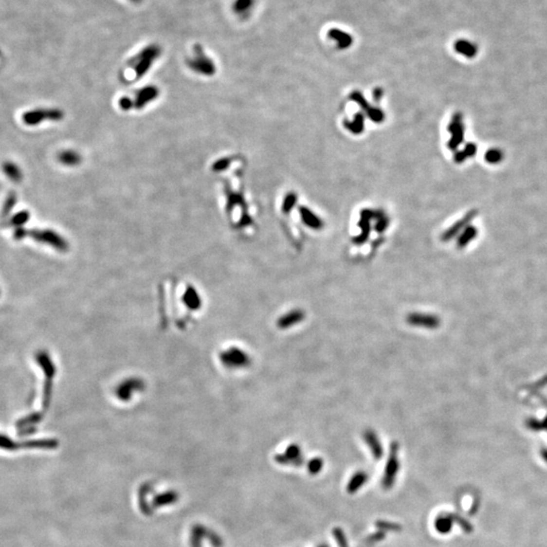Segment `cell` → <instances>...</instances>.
Returning <instances> with one entry per match:
<instances>
[{"mask_svg": "<svg viewBox=\"0 0 547 547\" xmlns=\"http://www.w3.org/2000/svg\"><path fill=\"white\" fill-rule=\"evenodd\" d=\"M159 55V48L156 46H151L145 49L138 56L136 57V64L134 67L135 77L139 78L141 75L148 70V67L151 66L153 60Z\"/></svg>", "mask_w": 547, "mask_h": 547, "instance_id": "6da1fadb", "label": "cell"}, {"mask_svg": "<svg viewBox=\"0 0 547 547\" xmlns=\"http://www.w3.org/2000/svg\"><path fill=\"white\" fill-rule=\"evenodd\" d=\"M409 326L417 328H425L429 329H435L440 326V319L436 315L413 312L407 314L405 318Z\"/></svg>", "mask_w": 547, "mask_h": 547, "instance_id": "7a4b0ae2", "label": "cell"}, {"mask_svg": "<svg viewBox=\"0 0 547 547\" xmlns=\"http://www.w3.org/2000/svg\"><path fill=\"white\" fill-rule=\"evenodd\" d=\"M196 54H197L196 59L188 62L189 66L193 68V70L203 74H207V75L213 74L215 72L213 62L203 54L201 46H196Z\"/></svg>", "mask_w": 547, "mask_h": 547, "instance_id": "3957f363", "label": "cell"}, {"mask_svg": "<svg viewBox=\"0 0 547 547\" xmlns=\"http://www.w3.org/2000/svg\"><path fill=\"white\" fill-rule=\"evenodd\" d=\"M62 118V113L59 110H34L23 115V121L28 125H35L44 120H59Z\"/></svg>", "mask_w": 547, "mask_h": 547, "instance_id": "277c9868", "label": "cell"}, {"mask_svg": "<svg viewBox=\"0 0 547 547\" xmlns=\"http://www.w3.org/2000/svg\"><path fill=\"white\" fill-rule=\"evenodd\" d=\"M304 318H305V312L303 310L296 308L290 310L289 312L281 316L277 321V327L281 329H287L298 325V323L302 322Z\"/></svg>", "mask_w": 547, "mask_h": 547, "instance_id": "5b68a950", "label": "cell"}, {"mask_svg": "<svg viewBox=\"0 0 547 547\" xmlns=\"http://www.w3.org/2000/svg\"><path fill=\"white\" fill-rule=\"evenodd\" d=\"M34 236H35V238H36L38 240H41L43 242L54 245L61 251H63L66 248L65 241L62 239L59 235H57L55 232H52L50 230L44 231V232H36Z\"/></svg>", "mask_w": 547, "mask_h": 547, "instance_id": "8992f818", "label": "cell"}, {"mask_svg": "<svg viewBox=\"0 0 547 547\" xmlns=\"http://www.w3.org/2000/svg\"><path fill=\"white\" fill-rule=\"evenodd\" d=\"M364 439H365V442L367 443V445L370 447L371 452H372L373 455H374L375 459H380L383 451H382V446H381L380 440L376 435V433L374 431H372V430H366L365 433H364Z\"/></svg>", "mask_w": 547, "mask_h": 547, "instance_id": "52a82bcc", "label": "cell"}, {"mask_svg": "<svg viewBox=\"0 0 547 547\" xmlns=\"http://www.w3.org/2000/svg\"><path fill=\"white\" fill-rule=\"evenodd\" d=\"M227 362L232 364L233 366H245L248 363H250V359H248V356L240 351V350H232L230 351V354H228L227 356Z\"/></svg>", "mask_w": 547, "mask_h": 547, "instance_id": "ba28073f", "label": "cell"}, {"mask_svg": "<svg viewBox=\"0 0 547 547\" xmlns=\"http://www.w3.org/2000/svg\"><path fill=\"white\" fill-rule=\"evenodd\" d=\"M301 216L303 221L305 222V224L309 227L314 228V229H318L319 227H321V223L319 221V219L313 214L310 212V211L306 208H302L301 209Z\"/></svg>", "mask_w": 547, "mask_h": 547, "instance_id": "9c48e42d", "label": "cell"}, {"mask_svg": "<svg viewBox=\"0 0 547 547\" xmlns=\"http://www.w3.org/2000/svg\"><path fill=\"white\" fill-rule=\"evenodd\" d=\"M79 158L80 157L78 156V154H76L75 152H73V151H67V152L62 153L60 155V160L62 161V163L65 164H69V165H74V164H78Z\"/></svg>", "mask_w": 547, "mask_h": 547, "instance_id": "30bf717a", "label": "cell"}, {"mask_svg": "<svg viewBox=\"0 0 547 547\" xmlns=\"http://www.w3.org/2000/svg\"><path fill=\"white\" fill-rule=\"evenodd\" d=\"M486 159L490 164H498L503 159V152L499 149H490L486 154Z\"/></svg>", "mask_w": 547, "mask_h": 547, "instance_id": "8fae6325", "label": "cell"}, {"mask_svg": "<svg viewBox=\"0 0 547 547\" xmlns=\"http://www.w3.org/2000/svg\"><path fill=\"white\" fill-rule=\"evenodd\" d=\"M4 170L7 173V176L14 181H19L20 179V171L19 169L17 167V165L12 164H6L4 165Z\"/></svg>", "mask_w": 547, "mask_h": 547, "instance_id": "7c38bea8", "label": "cell"}, {"mask_svg": "<svg viewBox=\"0 0 547 547\" xmlns=\"http://www.w3.org/2000/svg\"><path fill=\"white\" fill-rule=\"evenodd\" d=\"M252 4V0H236L235 5H234V10L239 14L240 11L245 10L246 8H248Z\"/></svg>", "mask_w": 547, "mask_h": 547, "instance_id": "4fadbf2b", "label": "cell"}, {"mask_svg": "<svg viewBox=\"0 0 547 547\" xmlns=\"http://www.w3.org/2000/svg\"><path fill=\"white\" fill-rule=\"evenodd\" d=\"M475 231H476V230H475V228H474H474L467 229V230H466V232H465V233H464V234L462 235L461 239H460V240H459V244H460V245H464V244H466V243H467V242H468V241L470 240V238L472 237V236H474V235L475 234Z\"/></svg>", "mask_w": 547, "mask_h": 547, "instance_id": "5bb4252c", "label": "cell"}, {"mask_svg": "<svg viewBox=\"0 0 547 547\" xmlns=\"http://www.w3.org/2000/svg\"><path fill=\"white\" fill-rule=\"evenodd\" d=\"M321 465H322V461L320 459H313L309 463V468L312 471H318L321 468Z\"/></svg>", "mask_w": 547, "mask_h": 547, "instance_id": "9a60e30c", "label": "cell"}, {"mask_svg": "<svg viewBox=\"0 0 547 547\" xmlns=\"http://www.w3.org/2000/svg\"><path fill=\"white\" fill-rule=\"evenodd\" d=\"M294 202H295L294 197L287 198V200L285 201V204H284V210L285 211H290L291 208H292V203H294Z\"/></svg>", "mask_w": 547, "mask_h": 547, "instance_id": "2e32d148", "label": "cell"}, {"mask_svg": "<svg viewBox=\"0 0 547 547\" xmlns=\"http://www.w3.org/2000/svg\"><path fill=\"white\" fill-rule=\"evenodd\" d=\"M132 1H135V2H139V1H141V0H132Z\"/></svg>", "mask_w": 547, "mask_h": 547, "instance_id": "e0dca14e", "label": "cell"}]
</instances>
